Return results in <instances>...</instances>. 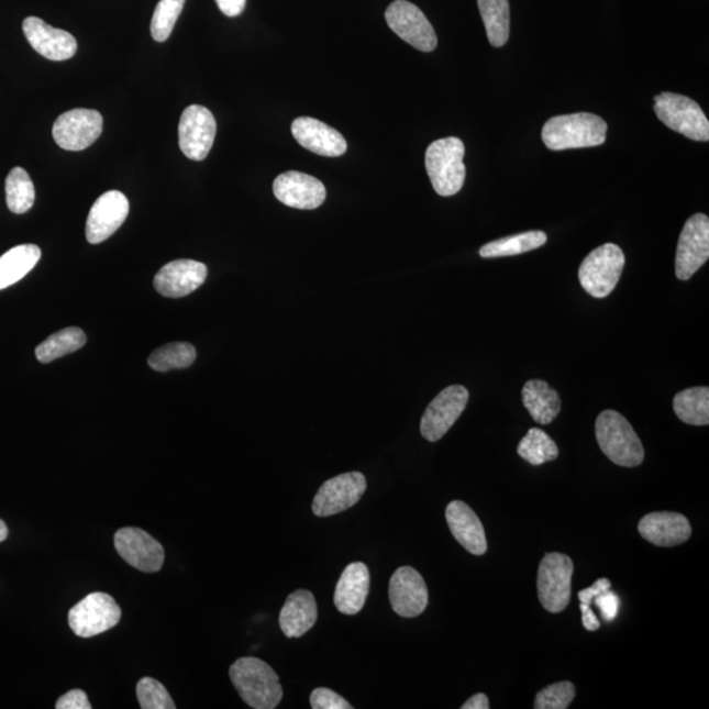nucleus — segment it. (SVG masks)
Segmentation results:
<instances>
[{"label":"nucleus","mask_w":709,"mask_h":709,"mask_svg":"<svg viewBox=\"0 0 709 709\" xmlns=\"http://www.w3.org/2000/svg\"><path fill=\"white\" fill-rule=\"evenodd\" d=\"M464 155V142L457 137L437 140L428 147L425 170L437 195L448 198L461 192L467 175Z\"/></svg>","instance_id":"4"},{"label":"nucleus","mask_w":709,"mask_h":709,"mask_svg":"<svg viewBox=\"0 0 709 709\" xmlns=\"http://www.w3.org/2000/svg\"><path fill=\"white\" fill-rule=\"evenodd\" d=\"M597 442L603 454L620 467L634 468L643 464V443L630 422L614 410H605L597 418Z\"/></svg>","instance_id":"3"},{"label":"nucleus","mask_w":709,"mask_h":709,"mask_svg":"<svg viewBox=\"0 0 709 709\" xmlns=\"http://www.w3.org/2000/svg\"><path fill=\"white\" fill-rule=\"evenodd\" d=\"M186 0H160L153 13L151 32L155 42L165 43L171 36Z\"/></svg>","instance_id":"35"},{"label":"nucleus","mask_w":709,"mask_h":709,"mask_svg":"<svg viewBox=\"0 0 709 709\" xmlns=\"http://www.w3.org/2000/svg\"><path fill=\"white\" fill-rule=\"evenodd\" d=\"M592 602H596V606L598 607V610L600 612V617H602L603 620L612 621L618 617L620 607V598L618 597V594H614L611 590H607L602 594H599V596L594 599Z\"/></svg>","instance_id":"39"},{"label":"nucleus","mask_w":709,"mask_h":709,"mask_svg":"<svg viewBox=\"0 0 709 709\" xmlns=\"http://www.w3.org/2000/svg\"><path fill=\"white\" fill-rule=\"evenodd\" d=\"M120 606L106 592H92L69 611V625L78 638L90 639L112 630L121 620Z\"/></svg>","instance_id":"8"},{"label":"nucleus","mask_w":709,"mask_h":709,"mask_svg":"<svg viewBox=\"0 0 709 709\" xmlns=\"http://www.w3.org/2000/svg\"><path fill=\"white\" fill-rule=\"evenodd\" d=\"M114 549L125 563L141 572H159L165 564L164 546L137 527L120 529L114 535Z\"/></svg>","instance_id":"15"},{"label":"nucleus","mask_w":709,"mask_h":709,"mask_svg":"<svg viewBox=\"0 0 709 709\" xmlns=\"http://www.w3.org/2000/svg\"><path fill=\"white\" fill-rule=\"evenodd\" d=\"M7 538H9V529H7L3 520L0 519V543H3Z\"/></svg>","instance_id":"45"},{"label":"nucleus","mask_w":709,"mask_h":709,"mask_svg":"<svg viewBox=\"0 0 709 709\" xmlns=\"http://www.w3.org/2000/svg\"><path fill=\"white\" fill-rule=\"evenodd\" d=\"M137 698L142 709H175L171 695L157 679L145 677L139 682Z\"/></svg>","instance_id":"36"},{"label":"nucleus","mask_w":709,"mask_h":709,"mask_svg":"<svg viewBox=\"0 0 709 709\" xmlns=\"http://www.w3.org/2000/svg\"><path fill=\"white\" fill-rule=\"evenodd\" d=\"M469 401V391L462 385H451L439 394L425 409L421 434L429 442H437L461 418Z\"/></svg>","instance_id":"12"},{"label":"nucleus","mask_w":709,"mask_h":709,"mask_svg":"<svg viewBox=\"0 0 709 709\" xmlns=\"http://www.w3.org/2000/svg\"><path fill=\"white\" fill-rule=\"evenodd\" d=\"M208 268L204 263L178 259L162 267L154 278L157 292L170 299H180L195 292L207 280Z\"/></svg>","instance_id":"19"},{"label":"nucleus","mask_w":709,"mask_h":709,"mask_svg":"<svg viewBox=\"0 0 709 709\" xmlns=\"http://www.w3.org/2000/svg\"><path fill=\"white\" fill-rule=\"evenodd\" d=\"M310 706L313 709H353L340 694L326 687H319L310 695Z\"/></svg>","instance_id":"38"},{"label":"nucleus","mask_w":709,"mask_h":709,"mask_svg":"<svg viewBox=\"0 0 709 709\" xmlns=\"http://www.w3.org/2000/svg\"><path fill=\"white\" fill-rule=\"evenodd\" d=\"M558 454L555 441L540 429H531L518 445V455L532 465L556 461Z\"/></svg>","instance_id":"33"},{"label":"nucleus","mask_w":709,"mask_h":709,"mask_svg":"<svg viewBox=\"0 0 709 709\" xmlns=\"http://www.w3.org/2000/svg\"><path fill=\"white\" fill-rule=\"evenodd\" d=\"M130 214V201L120 191H108L95 201L86 224V239L92 245L117 233Z\"/></svg>","instance_id":"17"},{"label":"nucleus","mask_w":709,"mask_h":709,"mask_svg":"<svg viewBox=\"0 0 709 709\" xmlns=\"http://www.w3.org/2000/svg\"><path fill=\"white\" fill-rule=\"evenodd\" d=\"M292 134L302 147L323 157H341L347 152V142L342 134L313 118L296 119L292 123Z\"/></svg>","instance_id":"21"},{"label":"nucleus","mask_w":709,"mask_h":709,"mask_svg":"<svg viewBox=\"0 0 709 709\" xmlns=\"http://www.w3.org/2000/svg\"><path fill=\"white\" fill-rule=\"evenodd\" d=\"M477 2L490 44L502 47L510 37L509 0H477Z\"/></svg>","instance_id":"28"},{"label":"nucleus","mask_w":709,"mask_h":709,"mask_svg":"<svg viewBox=\"0 0 709 709\" xmlns=\"http://www.w3.org/2000/svg\"><path fill=\"white\" fill-rule=\"evenodd\" d=\"M580 611H583V623L587 631H598L600 628V621L597 618V614L592 612L591 606L580 603Z\"/></svg>","instance_id":"43"},{"label":"nucleus","mask_w":709,"mask_h":709,"mask_svg":"<svg viewBox=\"0 0 709 709\" xmlns=\"http://www.w3.org/2000/svg\"><path fill=\"white\" fill-rule=\"evenodd\" d=\"M610 589H611L610 579L600 578L592 586L587 587V589H584L583 591H579L578 599L580 600V603L591 606L592 600L596 599L599 596V594H602Z\"/></svg>","instance_id":"41"},{"label":"nucleus","mask_w":709,"mask_h":709,"mask_svg":"<svg viewBox=\"0 0 709 709\" xmlns=\"http://www.w3.org/2000/svg\"><path fill=\"white\" fill-rule=\"evenodd\" d=\"M654 111L672 131L694 141L709 140V121L697 101L684 95L662 92L654 98Z\"/></svg>","instance_id":"6"},{"label":"nucleus","mask_w":709,"mask_h":709,"mask_svg":"<svg viewBox=\"0 0 709 709\" xmlns=\"http://www.w3.org/2000/svg\"><path fill=\"white\" fill-rule=\"evenodd\" d=\"M445 519L452 535L472 555L483 556L488 551V542L481 520L467 503L454 501L445 509Z\"/></svg>","instance_id":"23"},{"label":"nucleus","mask_w":709,"mask_h":709,"mask_svg":"<svg viewBox=\"0 0 709 709\" xmlns=\"http://www.w3.org/2000/svg\"><path fill=\"white\" fill-rule=\"evenodd\" d=\"M42 258L36 245L12 247L0 256V290L9 288L29 275Z\"/></svg>","instance_id":"27"},{"label":"nucleus","mask_w":709,"mask_h":709,"mask_svg":"<svg viewBox=\"0 0 709 709\" xmlns=\"http://www.w3.org/2000/svg\"><path fill=\"white\" fill-rule=\"evenodd\" d=\"M57 709H91L89 698L82 690H71L57 700Z\"/></svg>","instance_id":"40"},{"label":"nucleus","mask_w":709,"mask_h":709,"mask_svg":"<svg viewBox=\"0 0 709 709\" xmlns=\"http://www.w3.org/2000/svg\"><path fill=\"white\" fill-rule=\"evenodd\" d=\"M389 600L391 609L401 618H417L428 609V585L414 567H398L394 573L389 583Z\"/></svg>","instance_id":"16"},{"label":"nucleus","mask_w":709,"mask_h":709,"mask_svg":"<svg viewBox=\"0 0 709 709\" xmlns=\"http://www.w3.org/2000/svg\"><path fill=\"white\" fill-rule=\"evenodd\" d=\"M675 414L682 422L693 425L709 423V389L690 388L679 391L673 402Z\"/></svg>","instance_id":"30"},{"label":"nucleus","mask_w":709,"mask_h":709,"mask_svg":"<svg viewBox=\"0 0 709 709\" xmlns=\"http://www.w3.org/2000/svg\"><path fill=\"white\" fill-rule=\"evenodd\" d=\"M7 206L12 213L23 214L35 204V186L23 167H15L5 179Z\"/></svg>","instance_id":"32"},{"label":"nucleus","mask_w":709,"mask_h":709,"mask_svg":"<svg viewBox=\"0 0 709 709\" xmlns=\"http://www.w3.org/2000/svg\"><path fill=\"white\" fill-rule=\"evenodd\" d=\"M574 697H576V687L572 682H558L546 686L539 691L535 699L536 709H566L569 708Z\"/></svg>","instance_id":"37"},{"label":"nucleus","mask_w":709,"mask_h":709,"mask_svg":"<svg viewBox=\"0 0 709 709\" xmlns=\"http://www.w3.org/2000/svg\"><path fill=\"white\" fill-rule=\"evenodd\" d=\"M319 618L315 598L308 590H297L284 603L279 623L284 634L289 639H299L312 630Z\"/></svg>","instance_id":"25"},{"label":"nucleus","mask_w":709,"mask_h":709,"mask_svg":"<svg viewBox=\"0 0 709 709\" xmlns=\"http://www.w3.org/2000/svg\"><path fill=\"white\" fill-rule=\"evenodd\" d=\"M196 361V350L189 343H168L154 351L148 356V366L157 373H168L173 369H185Z\"/></svg>","instance_id":"34"},{"label":"nucleus","mask_w":709,"mask_h":709,"mask_svg":"<svg viewBox=\"0 0 709 709\" xmlns=\"http://www.w3.org/2000/svg\"><path fill=\"white\" fill-rule=\"evenodd\" d=\"M103 132V117L98 111H67L54 121L53 139L56 144L67 152H82L91 146Z\"/></svg>","instance_id":"13"},{"label":"nucleus","mask_w":709,"mask_h":709,"mask_svg":"<svg viewBox=\"0 0 709 709\" xmlns=\"http://www.w3.org/2000/svg\"><path fill=\"white\" fill-rule=\"evenodd\" d=\"M607 131L609 126L597 114L587 112L562 114L546 121L542 139L544 145L551 151L562 152L603 145Z\"/></svg>","instance_id":"2"},{"label":"nucleus","mask_w":709,"mask_h":709,"mask_svg":"<svg viewBox=\"0 0 709 709\" xmlns=\"http://www.w3.org/2000/svg\"><path fill=\"white\" fill-rule=\"evenodd\" d=\"M276 199L284 206L312 211L326 200V188L312 175L288 171L280 174L274 181Z\"/></svg>","instance_id":"18"},{"label":"nucleus","mask_w":709,"mask_h":709,"mask_svg":"<svg viewBox=\"0 0 709 709\" xmlns=\"http://www.w3.org/2000/svg\"><path fill=\"white\" fill-rule=\"evenodd\" d=\"M522 398L532 420L539 424H550L555 421L562 410V400L557 391L543 380L525 383Z\"/></svg>","instance_id":"26"},{"label":"nucleus","mask_w":709,"mask_h":709,"mask_svg":"<svg viewBox=\"0 0 709 709\" xmlns=\"http://www.w3.org/2000/svg\"><path fill=\"white\" fill-rule=\"evenodd\" d=\"M625 265L623 250L606 243L586 256L578 269L580 286L592 297L605 299L618 286Z\"/></svg>","instance_id":"5"},{"label":"nucleus","mask_w":709,"mask_h":709,"mask_svg":"<svg viewBox=\"0 0 709 709\" xmlns=\"http://www.w3.org/2000/svg\"><path fill=\"white\" fill-rule=\"evenodd\" d=\"M463 709H489V699L485 694H476L475 697H472L462 707Z\"/></svg>","instance_id":"44"},{"label":"nucleus","mask_w":709,"mask_h":709,"mask_svg":"<svg viewBox=\"0 0 709 709\" xmlns=\"http://www.w3.org/2000/svg\"><path fill=\"white\" fill-rule=\"evenodd\" d=\"M366 490L367 479L361 472L343 473L330 478L317 491L313 514L320 518L340 514L359 502Z\"/></svg>","instance_id":"10"},{"label":"nucleus","mask_w":709,"mask_h":709,"mask_svg":"<svg viewBox=\"0 0 709 709\" xmlns=\"http://www.w3.org/2000/svg\"><path fill=\"white\" fill-rule=\"evenodd\" d=\"M574 565L563 553H549L542 560L538 573V592L544 609L552 613L563 612L570 602Z\"/></svg>","instance_id":"7"},{"label":"nucleus","mask_w":709,"mask_h":709,"mask_svg":"<svg viewBox=\"0 0 709 709\" xmlns=\"http://www.w3.org/2000/svg\"><path fill=\"white\" fill-rule=\"evenodd\" d=\"M709 258V219L704 213L691 215L686 221L675 256V274L687 281L704 267Z\"/></svg>","instance_id":"9"},{"label":"nucleus","mask_w":709,"mask_h":709,"mask_svg":"<svg viewBox=\"0 0 709 709\" xmlns=\"http://www.w3.org/2000/svg\"><path fill=\"white\" fill-rule=\"evenodd\" d=\"M219 9L229 18L240 16L246 7V0H215Z\"/></svg>","instance_id":"42"},{"label":"nucleus","mask_w":709,"mask_h":709,"mask_svg":"<svg viewBox=\"0 0 709 709\" xmlns=\"http://www.w3.org/2000/svg\"><path fill=\"white\" fill-rule=\"evenodd\" d=\"M85 331L79 328H67L51 335L36 348V357L40 363H52L59 357L76 353L86 344Z\"/></svg>","instance_id":"31"},{"label":"nucleus","mask_w":709,"mask_h":709,"mask_svg":"<svg viewBox=\"0 0 709 709\" xmlns=\"http://www.w3.org/2000/svg\"><path fill=\"white\" fill-rule=\"evenodd\" d=\"M389 29L416 49L429 53L435 51L437 37L429 19L413 3L396 0L385 12Z\"/></svg>","instance_id":"11"},{"label":"nucleus","mask_w":709,"mask_h":709,"mask_svg":"<svg viewBox=\"0 0 709 709\" xmlns=\"http://www.w3.org/2000/svg\"><path fill=\"white\" fill-rule=\"evenodd\" d=\"M229 675L235 690L247 706L255 709H274L280 705L281 682L265 661L255 657L236 660Z\"/></svg>","instance_id":"1"},{"label":"nucleus","mask_w":709,"mask_h":709,"mask_svg":"<svg viewBox=\"0 0 709 709\" xmlns=\"http://www.w3.org/2000/svg\"><path fill=\"white\" fill-rule=\"evenodd\" d=\"M23 32L38 54L51 60H66L76 56L78 44L71 33L54 29L36 16L26 18Z\"/></svg>","instance_id":"20"},{"label":"nucleus","mask_w":709,"mask_h":709,"mask_svg":"<svg viewBox=\"0 0 709 709\" xmlns=\"http://www.w3.org/2000/svg\"><path fill=\"white\" fill-rule=\"evenodd\" d=\"M546 241H549V236L542 231L506 236V239L486 243L479 248V255L486 259L520 255L544 246Z\"/></svg>","instance_id":"29"},{"label":"nucleus","mask_w":709,"mask_h":709,"mask_svg":"<svg viewBox=\"0 0 709 709\" xmlns=\"http://www.w3.org/2000/svg\"><path fill=\"white\" fill-rule=\"evenodd\" d=\"M218 123L208 108L193 104L181 113L179 146L187 158L204 160L213 146Z\"/></svg>","instance_id":"14"},{"label":"nucleus","mask_w":709,"mask_h":709,"mask_svg":"<svg viewBox=\"0 0 709 709\" xmlns=\"http://www.w3.org/2000/svg\"><path fill=\"white\" fill-rule=\"evenodd\" d=\"M640 535L646 542L664 549L677 546L691 538V524L685 516L678 512H652L645 516L639 523Z\"/></svg>","instance_id":"22"},{"label":"nucleus","mask_w":709,"mask_h":709,"mask_svg":"<svg viewBox=\"0 0 709 709\" xmlns=\"http://www.w3.org/2000/svg\"><path fill=\"white\" fill-rule=\"evenodd\" d=\"M370 576L366 564L353 563L343 570L337 580L334 605L344 614H356L363 610L369 592Z\"/></svg>","instance_id":"24"}]
</instances>
